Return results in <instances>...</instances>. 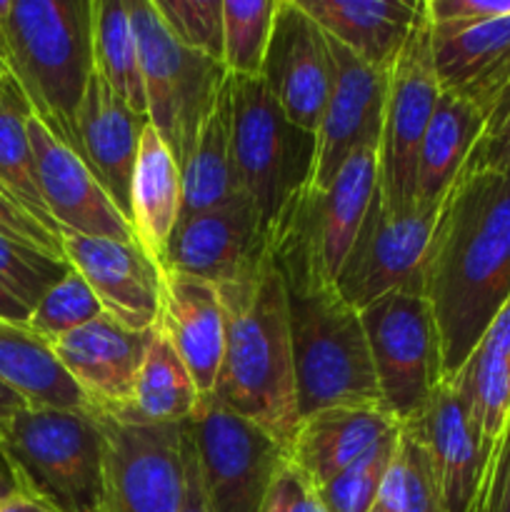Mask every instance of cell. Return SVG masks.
Listing matches in <instances>:
<instances>
[{"instance_id":"6da1fadb","label":"cell","mask_w":510,"mask_h":512,"mask_svg":"<svg viewBox=\"0 0 510 512\" xmlns=\"http://www.w3.org/2000/svg\"><path fill=\"white\" fill-rule=\"evenodd\" d=\"M423 295L448 380L463 370L510 300V173L465 165L440 208Z\"/></svg>"},{"instance_id":"7a4b0ae2","label":"cell","mask_w":510,"mask_h":512,"mask_svg":"<svg viewBox=\"0 0 510 512\" xmlns=\"http://www.w3.org/2000/svg\"><path fill=\"white\" fill-rule=\"evenodd\" d=\"M268 248L288 293L300 418L340 405L380 408L360 310L345 303L333 280L288 233H268Z\"/></svg>"},{"instance_id":"3957f363","label":"cell","mask_w":510,"mask_h":512,"mask_svg":"<svg viewBox=\"0 0 510 512\" xmlns=\"http://www.w3.org/2000/svg\"><path fill=\"white\" fill-rule=\"evenodd\" d=\"M225 353L213 398L290 448L300 423L288 293L270 248L250 275L223 285Z\"/></svg>"},{"instance_id":"277c9868","label":"cell","mask_w":510,"mask_h":512,"mask_svg":"<svg viewBox=\"0 0 510 512\" xmlns=\"http://www.w3.org/2000/svg\"><path fill=\"white\" fill-rule=\"evenodd\" d=\"M0 48L35 118L75 148L95 73L93 0H0Z\"/></svg>"},{"instance_id":"5b68a950","label":"cell","mask_w":510,"mask_h":512,"mask_svg":"<svg viewBox=\"0 0 510 512\" xmlns=\"http://www.w3.org/2000/svg\"><path fill=\"white\" fill-rule=\"evenodd\" d=\"M0 443L25 495L55 512H110L105 440L93 410L25 408Z\"/></svg>"},{"instance_id":"8992f818","label":"cell","mask_w":510,"mask_h":512,"mask_svg":"<svg viewBox=\"0 0 510 512\" xmlns=\"http://www.w3.org/2000/svg\"><path fill=\"white\" fill-rule=\"evenodd\" d=\"M315 145V133L285 118L263 80L233 75L235 168L265 233L313 180Z\"/></svg>"},{"instance_id":"52a82bcc","label":"cell","mask_w":510,"mask_h":512,"mask_svg":"<svg viewBox=\"0 0 510 512\" xmlns=\"http://www.w3.org/2000/svg\"><path fill=\"white\" fill-rule=\"evenodd\" d=\"M128 8L138 38L148 120L183 168L228 70L218 60L183 48L165 28L153 0H128Z\"/></svg>"},{"instance_id":"ba28073f","label":"cell","mask_w":510,"mask_h":512,"mask_svg":"<svg viewBox=\"0 0 510 512\" xmlns=\"http://www.w3.org/2000/svg\"><path fill=\"white\" fill-rule=\"evenodd\" d=\"M380 410L398 425H413L443 383L440 338L433 310L420 290H395L360 310Z\"/></svg>"},{"instance_id":"9c48e42d","label":"cell","mask_w":510,"mask_h":512,"mask_svg":"<svg viewBox=\"0 0 510 512\" xmlns=\"http://www.w3.org/2000/svg\"><path fill=\"white\" fill-rule=\"evenodd\" d=\"M215 512H260L288 448L213 395H200L183 423Z\"/></svg>"},{"instance_id":"30bf717a","label":"cell","mask_w":510,"mask_h":512,"mask_svg":"<svg viewBox=\"0 0 510 512\" xmlns=\"http://www.w3.org/2000/svg\"><path fill=\"white\" fill-rule=\"evenodd\" d=\"M443 203L390 205L375 190L368 215L345 255L335 288L355 310L368 308L395 290H420L428 260L430 240L438 225Z\"/></svg>"},{"instance_id":"8fae6325","label":"cell","mask_w":510,"mask_h":512,"mask_svg":"<svg viewBox=\"0 0 510 512\" xmlns=\"http://www.w3.org/2000/svg\"><path fill=\"white\" fill-rule=\"evenodd\" d=\"M105 440L110 512H180L183 425L148 423L130 410H93Z\"/></svg>"},{"instance_id":"7c38bea8","label":"cell","mask_w":510,"mask_h":512,"mask_svg":"<svg viewBox=\"0 0 510 512\" xmlns=\"http://www.w3.org/2000/svg\"><path fill=\"white\" fill-rule=\"evenodd\" d=\"M430 20L425 3L388 73L383 133H380V195L390 205H408L415 200V168L425 128L440 98L438 73L430 48Z\"/></svg>"},{"instance_id":"4fadbf2b","label":"cell","mask_w":510,"mask_h":512,"mask_svg":"<svg viewBox=\"0 0 510 512\" xmlns=\"http://www.w3.org/2000/svg\"><path fill=\"white\" fill-rule=\"evenodd\" d=\"M378 178V145L355 150L328 188L318 190L310 183L305 185L280 213L273 228L288 230L298 243H303L320 273L335 283V275L353 248L355 235L373 203Z\"/></svg>"},{"instance_id":"5bb4252c","label":"cell","mask_w":510,"mask_h":512,"mask_svg":"<svg viewBox=\"0 0 510 512\" xmlns=\"http://www.w3.org/2000/svg\"><path fill=\"white\" fill-rule=\"evenodd\" d=\"M260 80L285 118L318 133L333 93L335 63L325 30L298 0H278Z\"/></svg>"},{"instance_id":"9a60e30c","label":"cell","mask_w":510,"mask_h":512,"mask_svg":"<svg viewBox=\"0 0 510 512\" xmlns=\"http://www.w3.org/2000/svg\"><path fill=\"white\" fill-rule=\"evenodd\" d=\"M268 248L258 208L248 193L180 220L160 268L193 275L208 283H238L253 273Z\"/></svg>"},{"instance_id":"2e32d148","label":"cell","mask_w":510,"mask_h":512,"mask_svg":"<svg viewBox=\"0 0 510 512\" xmlns=\"http://www.w3.org/2000/svg\"><path fill=\"white\" fill-rule=\"evenodd\" d=\"M330 40V53L335 63L333 93L325 108L320 128L315 133V165L313 180L318 190L328 188L345 160L360 148L380 145L383 133L385 98H388V73L370 68L368 63Z\"/></svg>"},{"instance_id":"e0dca14e","label":"cell","mask_w":510,"mask_h":512,"mask_svg":"<svg viewBox=\"0 0 510 512\" xmlns=\"http://www.w3.org/2000/svg\"><path fill=\"white\" fill-rule=\"evenodd\" d=\"M63 258L88 283L105 315L130 330H150L160 318L163 268L138 243L60 233Z\"/></svg>"},{"instance_id":"ac0fdd59","label":"cell","mask_w":510,"mask_h":512,"mask_svg":"<svg viewBox=\"0 0 510 512\" xmlns=\"http://www.w3.org/2000/svg\"><path fill=\"white\" fill-rule=\"evenodd\" d=\"M28 135L40 193L60 233L68 230L88 238L135 243L130 220L113 203L108 190L98 183L93 170L75 153V148L50 133L35 115L28 123Z\"/></svg>"},{"instance_id":"d6986e66","label":"cell","mask_w":510,"mask_h":512,"mask_svg":"<svg viewBox=\"0 0 510 512\" xmlns=\"http://www.w3.org/2000/svg\"><path fill=\"white\" fill-rule=\"evenodd\" d=\"M413 425L438 470L445 512H478L488 493V460L470 415L463 373L435 388L428 410Z\"/></svg>"},{"instance_id":"ffe728a7","label":"cell","mask_w":510,"mask_h":512,"mask_svg":"<svg viewBox=\"0 0 510 512\" xmlns=\"http://www.w3.org/2000/svg\"><path fill=\"white\" fill-rule=\"evenodd\" d=\"M148 340L150 330H130L103 313L50 348L90 408L115 413L130 408Z\"/></svg>"},{"instance_id":"44dd1931","label":"cell","mask_w":510,"mask_h":512,"mask_svg":"<svg viewBox=\"0 0 510 512\" xmlns=\"http://www.w3.org/2000/svg\"><path fill=\"white\" fill-rule=\"evenodd\" d=\"M145 125L148 118L128 108V103L95 70L75 118V150L93 170L98 183L108 190L113 203L123 210L125 218L130 210V180Z\"/></svg>"},{"instance_id":"7402d4cb","label":"cell","mask_w":510,"mask_h":512,"mask_svg":"<svg viewBox=\"0 0 510 512\" xmlns=\"http://www.w3.org/2000/svg\"><path fill=\"white\" fill-rule=\"evenodd\" d=\"M430 48L440 90L470 100L488 118L490 105L510 83V15L433 28Z\"/></svg>"},{"instance_id":"603a6c76","label":"cell","mask_w":510,"mask_h":512,"mask_svg":"<svg viewBox=\"0 0 510 512\" xmlns=\"http://www.w3.org/2000/svg\"><path fill=\"white\" fill-rule=\"evenodd\" d=\"M158 323L190 370L198 393H213L225 353V308L218 285L163 270Z\"/></svg>"},{"instance_id":"cb8c5ba5","label":"cell","mask_w":510,"mask_h":512,"mask_svg":"<svg viewBox=\"0 0 510 512\" xmlns=\"http://www.w3.org/2000/svg\"><path fill=\"white\" fill-rule=\"evenodd\" d=\"M398 430L380 408H325L300 418L288 460L320 490Z\"/></svg>"},{"instance_id":"d4e9b609","label":"cell","mask_w":510,"mask_h":512,"mask_svg":"<svg viewBox=\"0 0 510 512\" xmlns=\"http://www.w3.org/2000/svg\"><path fill=\"white\" fill-rule=\"evenodd\" d=\"M458 373H463L470 415L488 460V493L478 510L488 512L510 435V300Z\"/></svg>"},{"instance_id":"484cf974","label":"cell","mask_w":510,"mask_h":512,"mask_svg":"<svg viewBox=\"0 0 510 512\" xmlns=\"http://www.w3.org/2000/svg\"><path fill=\"white\" fill-rule=\"evenodd\" d=\"M325 35L370 68L390 73L423 3L410 0H298Z\"/></svg>"},{"instance_id":"4316f807","label":"cell","mask_w":510,"mask_h":512,"mask_svg":"<svg viewBox=\"0 0 510 512\" xmlns=\"http://www.w3.org/2000/svg\"><path fill=\"white\" fill-rule=\"evenodd\" d=\"M183 170L163 135L150 125L140 135L138 158L130 180L128 220L135 243L153 263L163 265L165 250L180 223Z\"/></svg>"},{"instance_id":"83f0119b","label":"cell","mask_w":510,"mask_h":512,"mask_svg":"<svg viewBox=\"0 0 510 512\" xmlns=\"http://www.w3.org/2000/svg\"><path fill=\"white\" fill-rule=\"evenodd\" d=\"M485 130V113L455 93H440L435 113L425 128L415 168V200L443 203L463 173Z\"/></svg>"},{"instance_id":"f1b7e54d","label":"cell","mask_w":510,"mask_h":512,"mask_svg":"<svg viewBox=\"0 0 510 512\" xmlns=\"http://www.w3.org/2000/svg\"><path fill=\"white\" fill-rule=\"evenodd\" d=\"M183 208L180 220L205 213L243 193L233 153V75L215 95L210 113L195 138L183 168Z\"/></svg>"},{"instance_id":"f546056e","label":"cell","mask_w":510,"mask_h":512,"mask_svg":"<svg viewBox=\"0 0 510 512\" xmlns=\"http://www.w3.org/2000/svg\"><path fill=\"white\" fill-rule=\"evenodd\" d=\"M0 380L23 395L30 408L93 410L48 340L5 318H0Z\"/></svg>"},{"instance_id":"4dcf8cb0","label":"cell","mask_w":510,"mask_h":512,"mask_svg":"<svg viewBox=\"0 0 510 512\" xmlns=\"http://www.w3.org/2000/svg\"><path fill=\"white\" fill-rule=\"evenodd\" d=\"M198 400L200 393L190 378V370L170 343L163 325L155 323L150 328L148 348L140 363L128 410L148 423L183 425L193 415Z\"/></svg>"},{"instance_id":"1f68e13d","label":"cell","mask_w":510,"mask_h":512,"mask_svg":"<svg viewBox=\"0 0 510 512\" xmlns=\"http://www.w3.org/2000/svg\"><path fill=\"white\" fill-rule=\"evenodd\" d=\"M30 118H33V108H30L18 80L8 73L0 83V185L38 223L60 235L58 225L50 218L43 193H40L33 145H30L28 135Z\"/></svg>"},{"instance_id":"d6a6232c","label":"cell","mask_w":510,"mask_h":512,"mask_svg":"<svg viewBox=\"0 0 510 512\" xmlns=\"http://www.w3.org/2000/svg\"><path fill=\"white\" fill-rule=\"evenodd\" d=\"M93 48L95 70L105 83L128 103V108L148 118L138 38L128 0H93Z\"/></svg>"},{"instance_id":"836d02e7","label":"cell","mask_w":510,"mask_h":512,"mask_svg":"<svg viewBox=\"0 0 510 512\" xmlns=\"http://www.w3.org/2000/svg\"><path fill=\"white\" fill-rule=\"evenodd\" d=\"M378 505L388 512H445L438 470L415 425H400Z\"/></svg>"},{"instance_id":"e575fe53","label":"cell","mask_w":510,"mask_h":512,"mask_svg":"<svg viewBox=\"0 0 510 512\" xmlns=\"http://www.w3.org/2000/svg\"><path fill=\"white\" fill-rule=\"evenodd\" d=\"M275 3L223 0V65L230 75L260 78L273 30Z\"/></svg>"},{"instance_id":"d590c367","label":"cell","mask_w":510,"mask_h":512,"mask_svg":"<svg viewBox=\"0 0 510 512\" xmlns=\"http://www.w3.org/2000/svg\"><path fill=\"white\" fill-rule=\"evenodd\" d=\"M100 315H103V308H100L93 290L70 268L68 275L58 280L40 298V303L30 310L28 328L43 340H48V343H55L63 335L93 323Z\"/></svg>"},{"instance_id":"8d00e7d4","label":"cell","mask_w":510,"mask_h":512,"mask_svg":"<svg viewBox=\"0 0 510 512\" xmlns=\"http://www.w3.org/2000/svg\"><path fill=\"white\" fill-rule=\"evenodd\" d=\"M68 270L70 263L65 258L0 235V285L28 310H33Z\"/></svg>"},{"instance_id":"74e56055","label":"cell","mask_w":510,"mask_h":512,"mask_svg":"<svg viewBox=\"0 0 510 512\" xmlns=\"http://www.w3.org/2000/svg\"><path fill=\"white\" fill-rule=\"evenodd\" d=\"M398 433L375 445L365 458L335 475L328 485L318 490L325 512H370L375 508L380 483H383V475L388 470L390 458H393Z\"/></svg>"},{"instance_id":"f35d334b","label":"cell","mask_w":510,"mask_h":512,"mask_svg":"<svg viewBox=\"0 0 510 512\" xmlns=\"http://www.w3.org/2000/svg\"><path fill=\"white\" fill-rule=\"evenodd\" d=\"M183 48L223 63V0H153Z\"/></svg>"},{"instance_id":"ab89813d","label":"cell","mask_w":510,"mask_h":512,"mask_svg":"<svg viewBox=\"0 0 510 512\" xmlns=\"http://www.w3.org/2000/svg\"><path fill=\"white\" fill-rule=\"evenodd\" d=\"M0 235H8L18 243L33 245V248L45 250L55 258H63L60 235L45 228L43 223H38L3 185H0Z\"/></svg>"},{"instance_id":"60d3db41","label":"cell","mask_w":510,"mask_h":512,"mask_svg":"<svg viewBox=\"0 0 510 512\" xmlns=\"http://www.w3.org/2000/svg\"><path fill=\"white\" fill-rule=\"evenodd\" d=\"M260 512H325V508L315 485L290 460H285L265 495Z\"/></svg>"},{"instance_id":"b9f144b4","label":"cell","mask_w":510,"mask_h":512,"mask_svg":"<svg viewBox=\"0 0 510 512\" xmlns=\"http://www.w3.org/2000/svg\"><path fill=\"white\" fill-rule=\"evenodd\" d=\"M433 28H455L510 15V0H425Z\"/></svg>"},{"instance_id":"7bdbcfd3","label":"cell","mask_w":510,"mask_h":512,"mask_svg":"<svg viewBox=\"0 0 510 512\" xmlns=\"http://www.w3.org/2000/svg\"><path fill=\"white\" fill-rule=\"evenodd\" d=\"M183 478H185V488H183V508H180V512H215L213 505H210L208 495H205L193 443H190V438L185 435V430H183Z\"/></svg>"},{"instance_id":"ee69618b","label":"cell","mask_w":510,"mask_h":512,"mask_svg":"<svg viewBox=\"0 0 510 512\" xmlns=\"http://www.w3.org/2000/svg\"><path fill=\"white\" fill-rule=\"evenodd\" d=\"M465 165H470V168H480V170L510 173V135L508 138L498 140V143H478Z\"/></svg>"},{"instance_id":"f6af8a7d","label":"cell","mask_w":510,"mask_h":512,"mask_svg":"<svg viewBox=\"0 0 510 512\" xmlns=\"http://www.w3.org/2000/svg\"><path fill=\"white\" fill-rule=\"evenodd\" d=\"M508 135H510V83L505 85L503 93H500L498 98H495V103L490 105L480 143H498V140L508 138Z\"/></svg>"},{"instance_id":"bcb514c9","label":"cell","mask_w":510,"mask_h":512,"mask_svg":"<svg viewBox=\"0 0 510 512\" xmlns=\"http://www.w3.org/2000/svg\"><path fill=\"white\" fill-rule=\"evenodd\" d=\"M18 495H25L23 483H20L18 473H15L13 463H10L8 453H5L3 443H0V505L18 498Z\"/></svg>"},{"instance_id":"7dc6e473","label":"cell","mask_w":510,"mask_h":512,"mask_svg":"<svg viewBox=\"0 0 510 512\" xmlns=\"http://www.w3.org/2000/svg\"><path fill=\"white\" fill-rule=\"evenodd\" d=\"M25 408H30V405L25 403L23 395L15 393L10 385H5L3 380H0V435H3V430L8 428L10 420H13L15 415Z\"/></svg>"},{"instance_id":"c3c4849f","label":"cell","mask_w":510,"mask_h":512,"mask_svg":"<svg viewBox=\"0 0 510 512\" xmlns=\"http://www.w3.org/2000/svg\"><path fill=\"white\" fill-rule=\"evenodd\" d=\"M0 318L13 320V323H23V325H28L30 320V310L25 308L15 295H10L3 285H0Z\"/></svg>"},{"instance_id":"681fc988","label":"cell","mask_w":510,"mask_h":512,"mask_svg":"<svg viewBox=\"0 0 510 512\" xmlns=\"http://www.w3.org/2000/svg\"><path fill=\"white\" fill-rule=\"evenodd\" d=\"M0 512H55L50 505L40 503L33 495H18V498L8 500L5 505H0Z\"/></svg>"},{"instance_id":"f907efd6","label":"cell","mask_w":510,"mask_h":512,"mask_svg":"<svg viewBox=\"0 0 510 512\" xmlns=\"http://www.w3.org/2000/svg\"><path fill=\"white\" fill-rule=\"evenodd\" d=\"M505 488H510V435H508V445H505V458H503V465H500L498 483H495V493H493V500H490L488 512H493V505L498 503L500 493H503Z\"/></svg>"},{"instance_id":"816d5d0a","label":"cell","mask_w":510,"mask_h":512,"mask_svg":"<svg viewBox=\"0 0 510 512\" xmlns=\"http://www.w3.org/2000/svg\"><path fill=\"white\" fill-rule=\"evenodd\" d=\"M493 512H510V488H505L503 493H500L498 503L493 505Z\"/></svg>"},{"instance_id":"f5cc1de1","label":"cell","mask_w":510,"mask_h":512,"mask_svg":"<svg viewBox=\"0 0 510 512\" xmlns=\"http://www.w3.org/2000/svg\"><path fill=\"white\" fill-rule=\"evenodd\" d=\"M8 63H5V55H3V48H0V83H3V78L8 75Z\"/></svg>"},{"instance_id":"db71d44e","label":"cell","mask_w":510,"mask_h":512,"mask_svg":"<svg viewBox=\"0 0 510 512\" xmlns=\"http://www.w3.org/2000/svg\"><path fill=\"white\" fill-rule=\"evenodd\" d=\"M370 512H388V510H385V508H380V505H378V503H375V508H373V510H370Z\"/></svg>"}]
</instances>
